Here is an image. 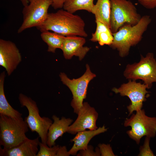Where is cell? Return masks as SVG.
<instances>
[{
  "label": "cell",
  "instance_id": "obj_26",
  "mask_svg": "<svg viewBox=\"0 0 156 156\" xmlns=\"http://www.w3.org/2000/svg\"><path fill=\"white\" fill-rule=\"evenodd\" d=\"M142 6L147 9L156 8V0H138Z\"/></svg>",
  "mask_w": 156,
  "mask_h": 156
},
{
  "label": "cell",
  "instance_id": "obj_4",
  "mask_svg": "<svg viewBox=\"0 0 156 156\" xmlns=\"http://www.w3.org/2000/svg\"><path fill=\"white\" fill-rule=\"evenodd\" d=\"M110 29L112 33L124 25L138 23L142 17L133 3L127 0H110Z\"/></svg>",
  "mask_w": 156,
  "mask_h": 156
},
{
  "label": "cell",
  "instance_id": "obj_11",
  "mask_svg": "<svg viewBox=\"0 0 156 156\" xmlns=\"http://www.w3.org/2000/svg\"><path fill=\"white\" fill-rule=\"evenodd\" d=\"M77 114V118L69 126L67 132L75 135L87 129L94 130L98 128L96 122L98 114L94 108L91 107L88 102L83 103Z\"/></svg>",
  "mask_w": 156,
  "mask_h": 156
},
{
  "label": "cell",
  "instance_id": "obj_22",
  "mask_svg": "<svg viewBox=\"0 0 156 156\" xmlns=\"http://www.w3.org/2000/svg\"><path fill=\"white\" fill-rule=\"evenodd\" d=\"M39 146L40 149L36 156H56L60 146L55 145L50 147L47 144L40 142Z\"/></svg>",
  "mask_w": 156,
  "mask_h": 156
},
{
  "label": "cell",
  "instance_id": "obj_27",
  "mask_svg": "<svg viewBox=\"0 0 156 156\" xmlns=\"http://www.w3.org/2000/svg\"><path fill=\"white\" fill-rule=\"evenodd\" d=\"M70 155L66 146H60L56 156H69Z\"/></svg>",
  "mask_w": 156,
  "mask_h": 156
},
{
  "label": "cell",
  "instance_id": "obj_6",
  "mask_svg": "<svg viewBox=\"0 0 156 156\" xmlns=\"http://www.w3.org/2000/svg\"><path fill=\"white\" fill-rule=\"evenodd\" d=\"M124 125L131 127V130L127 133L138 144L143 137L153 138L156 134V117L148 116L144 109L139 110L135 114H133L125 121Z\"/></svg>",
  "mask_w": 156,
  "mask_h": 156
},
{
  "label": "cell",
  "instance_id": "obj_28",
  "mask_svg": "<svg viewBox=\"0 0 156 156\" xmlns=\"http://www.w3.org/2000/svg\"><path fill=\"white\" fill-rule=\"evenodd\" d=\"M65 0H53L52 6L55 9L63 8Z\"/></svg>",
  "mask_w": 156,
  "mask_h": 156
},
{
  "label": "cell",
  "instance_id": "obj_16",
  "mask_svg": "<svg viewBox=\"0 0 156 156\" xmlns=\"http://www.w3.org/2000/svg\"><path fill=\"white\" fill-rule=\"evenodd\" d=\"M107 130V129L103 125L96 130H85L78 132L71 140V142H73L74 144L68 151L69 153L73 155H77L78 151L84 150L87 148L89 142L93 137Z\"/></svg>",
  "mask_w": 156,
  "mask_h": 156
},
{
  "label": "cell",
  "instance_id": "obj_7",
  "mask_svg": "<svg viewBox=\"0 0 156 156\" xmlns=\"http://www.w3.org/2000/svg\"><path fill=\"white\" fill-rule=\"evenodd\" d=\"M86 68L84 73L77 79H71L64 73H61L59 75L61 81L72 92L73 99L70 105L74 113L77 114L82 106L83 100L86 98L89 83L96 77V75L91 71L88 64H86Z\"/></svg>",
  "mask_w": 156,
  "mask_h": 156
},
{
  "label": "cell",
  "instance_id": "obj_19",
  "mask_svg": "<svg viewBox=\"0 0 156 156\" xmlns=\"http://www.w3.org/2000/svg\"><path fill=\"white\" fill-rule=\"evenodd\" d=\"M110 0H97L92 13L94 15L95 20L102 22L110 29Z\"/></svg>",
  "mask_w": 156,
  "mask_h": 156
},
{
  "label": "cell",
  "instance_id": "obj_29",
  "mask_svg": "<svg viewBox=\"0 0 156 156\" xmlns=\"http://www.w3.org/2000/svg\"><path fill=\"white\" fill-rule=\"evenodd\" d=\"M24 6L27 5L29 3L28 0H20Z\"/></svg>",
  "mask_w": 156,
  "mask_h": 156
},
{
  "label": "cell",
  "instance_id": "obj_1",
  "mask_svg": "<svg viewBox=\"0 0 156 156\" xmlns=\"http://www.w3.org/2000/svg\"><path fill=\"white\" fill-rule=\"evenodd\" d=\"M85 24L81 17L64 9L49 13L45 21L37 28L41 31H51L64 36H88Z\"/></svg>",
  "mask_w": 156,
  "mask_h": 156
},
{
  "label": "cell",
  "instance_id": "obj_14",
  "mask_svg": "<svg viewBox=\"0 0 156 156\" xmlns=\"http://www.w3.org/2000/svg\"><path fill=\"white\" fill-rule=\"evenodd\" d=\"M38 136L34 139L28 138L19 145L9 149L0 147V156H36L40 142Z\"/></svg>",
  "mask_w": 156,
  "mask_h": 156
},
{
  "label": "cell",
  "instance_id": "obj_25",
  "mask_svg": "<svg viewBox=\"0 0 156 156\" xmlns=\"http://www.w3.org/2000/svg\"><path fill=\"white\" fill-rule=\"evenodd\" d=\"M99 148L101 156H115L109 144H99L98 146Z\"/></svg>",
  "mask_w": 156,
  "mask_h": 156
},
{
  "label": "cell",
  "instance_id": "obj_15",
  "mask_svg": "<svg viewBox=\"0 0 156 156\" xmlns=\"http://www.w3.org/2000/svg\"><path fill=\"white\" fill-rule=\"evenodd\" d=\"M53 122L50 126L47 134V145L51 147L55 144V141L67 132L69 126L73 120L70 118L63 116L61 119L55 115L52 116Z\"/></svg>",
  "mask_w": 156,
  "mask_h": 156
},
{
  "label": "cell",
  "instance_id": "obj_18",
  "mask_svg": "<svg viewBox=\"0 0 156 156\" xmlns=\"http://www.w3.org/2000/svg\"><path fill=\"white\" fill-rule=\"evenodd\" d=\"M96 27L95 32L92 34L90 40L93 42H98L101 46H110L113 40V33L110 28L102 22L95 20Z\"/></svg>",
  "mask_w": 156,
  "mask_h": 156
},
{
  "label": "cell",
  "instance_id": "obj_8",
  "mask_svg": "<svg viewBox=\"0 0 156 156\" xmlns=\"http://www.w3.org/2000/svg\"><path fill=\"white\" fill-rule=\"evenodd\" d=\"M124 75L127 79L142 80L150 88L152 83L156 82V61L153 54L149 53L145 57L141 55L139 62L127 66Z\"/></svg>",
  "mask_w": 156,
  "mask_h": 156
},
{
  "label": "cell",
  "instance_id": "obj_13",
  "mask_svg": "<svg viewBox=\"0 0 156 156\" xmlns=\"http://www.w3.org/2000/svg\"><path fill=\"white\" fill-rule=\"evenodd\" d=\"M86 42L85 37L78 36H65L61 49L64 57L67 60L75 56L81 60L85 57L90 48L83 47Z\"/></svg>",
  "mask_w": 156,
  "mask_h": 156
},
{
  "label": "cell",
  "instance_id": "obj_21",
  "mask_svg": "<svg viewBox=\"0 0 156 156\" xmlns=\"http://www.w3.org/2000/svg\"><path fill=\"white\" fill-rule=\"evenodd\" d=\"M93 1L94 0H65L63 8L64 10L72 13L81 10L92 13L94 5Z\"/></svg>",
  "mask_w": 156,
  "mask_h": 156
},
{
  "label": "cell",
  "instance_id": "obj_12",
  "mask_svg": "<svg viewBox=\"0 0 156 156\" xmlns=\"http://www.w3.org/2000/svg\"><path fill=\"white\" fill-rule=\"evenodd\" d=\"M22 60L19 50L14 42L0 39V65L10 75Z\"/></svg>",
  "mask_w": 156,
  "mask_h": 156
},
{
  "label": "cell",
  "instance_id": "obj_23",
  "mask_svg": "<svg viewBox=\"0 0 156 156\" xmlns=\"http://www.w3.org/2000/svg\"><path fill=\"white\" fill-rule=\"evenodd\" d=\"M77 154V156H100L101 153L99 148H96L95 151L93 147L91 145H88L85 149L80 150Z\"/></svg>",
  "mask_w": 156,
  "mask_h": 156
},
{
  "label": "cell",
  "instance_id": "obj_2",
  "mask_svg": "<svg viewBox=\"0 0 156 156\" xmlns=\"http://www.w3.org/2000/svg\"><path fill=\"white\" fill-rule=\"evenodd\" d=\"M151 20L149 16L145 15L135 25H124L117 32L113 33V40L110 47L117 49L120 57L127 55L131 47L136 45L141 40Z\"/></svg>",
  "mask_w": 156,
  "mask_h": 156
},
{
  "label": "cell",
  "instance_id": "obj_17",
  "mask_svg": "<svg viewBox=\"0 0 156 156\" xmlns=\"http://www.w3.org/2000/svg\"><path fill=\"white\" fill-rule=\"evenodd\" d=\"M5 71L0 75V114L5 115L13 118L18 119L22 117V114L14 109L7 101L5 96L4 88Z\"/></svg>",
  "mask_w": 156,
  "mask_h": 156
},
{
  "label": "cell",
  "instance_id": "obj_5",
  "mask_svg": "<svg viewBox=\"0 0 156 156\" xmlns=\"http://www.w3.org/2000/svg\"><path fill=\"white\" fill-rule=\"evenodd\" d=\"M18 99L21 107L28 109V116L25 120L32 132H36L41 139V142L47 144V134L52 120L48 117H41L36 102L30 97L22 93L19 94Z\"/></svg>",
  "mask_w": 156,
  "mask_h": 156
},
{
  "label": "cell",
  "instance_id": "obj_3",
  "mask_svg": "<svg viewBox=\"0 0 156 156\" xmlns=\"http://www.w3.org/2000/svg\"><path fill=\"white\" fill-rule=\"evenodd\" d=\"M27 124L22 118L15 119L0 114V145L9 149L16 146L28 138Z\"/></svg>",
  "mask_w": 156,
  "mask_h": 156
},
{
  "label": "cell",
  "instance_id": "obj_20",
  "mask_svg": "<svg viewBox=\"0 0 156 156\" xmlns=\"http://www.w3.org/2000/svg\"><path fill=\"white\" fill-rule=\"evenodd\" d=\"M41 37L48 46L47 51L55 53L57 49H61L65 36L47 30L41 31Z\"/></svg>",
  "mask_w": 156,
  "mask_h": 156
},
{
  "label": "cell",
  "instance_id": "obj_9",
  "mask_svg": "<svg viewBox=\"0 0 156 156\" xmlns=\"http://www.w3.org/2000/svg\"><path fill=\"white\" fill-rule=\"evenodd\" d=\"M28 0V5L23 10V22L18 30V33L41 25L46 19L48 9L53 3V0Z\"/></svg>",
  "mask_w": 156,
  "mask_h": 156
},
{
  "label": "cell",
  "instance_id": "obj_24",
  "mask_svg": "<svg viewBox=\"0 0 156 156\" xmlns=\"http://www.w3.org/2000/svg\"><path fill=\"white\" fill-rule=\"evenodd\" d=\"M150 138L146 137L144 144L142 146H140L139 156H154L153 151L151 150L149 142Z\"/></svg>",
  "mask_w": 156,
  "mask_h": 156
},
{
  "label": "cell",
  "instance_id": "obj_10",
  "mask_svg": "<svg viewBox=\"0 0 156 156\" xmlns=\"http://www.w3.org/2000/svg\"><path fill=\"white\" fill-rule=\"evenodd\" d=\"M147 88L148 87L144 83L141 84L130 80L118 88H113L112 90L116 93H120L122 96H126L129 98L131 103L127 107L130 115L134 111L142 109L143 102L146 100V95L149 92L146 90Z\"/></svg>",
  "mask_w": 156,
  "mask_h": 156
}]
</instances>
